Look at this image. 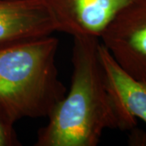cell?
Returning <instances> with one entry per match:
<instances>
[{"instance_id": "obj_1", "label": "cell", "mask_w": 146, "mask_h": 146, "mask_svg": "<svg viewBox=\"0 0 146 146\" xmlns=\"http://www.w3.org/2000/svg\"><path fill=\"white\" fill-rule=\"evenodd\" d=\"M100 40L73 37L70 89L40 128L36 146H96L106 129L120 130L98 54Z\"/></svg>"}, {"instance_id": "obj_2", "label": "cell", "mask_w": 146, "mask_h": 146, "mask_svg": "<svg viewBox=\"0 0 146 146\" xmlns=\"http://www.w3.org/2000/svg\"><path fill=\"white\" fill-rule=\"evenodd\" d=\"M58 44L50 35L0 48V119L7 123L48 118L65 97L56 64Z\"/></svg>"}, {"instance_id": "obj_3", "label": "cell", "mask_w": 146, "mask_h": 146, "mask_svg": "<svg viewBox=\"0 0 146 146\" xmlns=\"http://www.w3.org/2000/svg\"><path fill=\"white\" fill-rule=\"evenodd\" d=\"M99 40L126 72L146 80V0H133L125 7Z\"/></svg>"}, {"instance_id": "obj_4", "label": "cell", "mask_w": 146, "mask_h": 146, "mask_svg": "<svg viewBox=\"0 0 146 146\" xmlns=\"http://www.w3.org/2000/svg\"><path fill=\"white\" fill-rule=\"evenodd\" d=\"M58 32L73 37L100 36L125 7L133 0H46Z\"/></svg>"}, {"instance_id": "obj_5", "label": "cell", "mask_w": 146, "mask_h": 146, "mask_svg": "<svg viewBox=\"0 0 146 146\" xmlns=\"http://www.w3.org/2000/svg\"><path fill=\"white\" fill-rule=\"evenodd\" d=\"M58 32L46 0H0V48Z\"/></svg>"}, {"instance_id": "obj_6", "label": "cell", "mask_w": 146, "mask_h": 146, "mask_svg": "<svg viewBox=\"0 0 146 146\" xmlns=\"http://www.w3.org/2000/svg\"><path fill=\"white\" fill-rule=\"evenodd\" d=\"M98 54L105 80L120 122V130H131L137 119L146 124V80L132 77L99 42Z\"/></svg>"}, {"instance_id": "obj_7", "label": "cell", "mask_w": 146, "mask_h": 146, "mask_svg": "<svg viewBox=\"0 0 146 146\" xmlns=\"http://www.w3.org/2000/svg\"><path fill=\"white\" fill-rule=\"evenodd\" d=\"M21 145L14 126L0 119V146Z\"/></svg>"}]
</instances>
